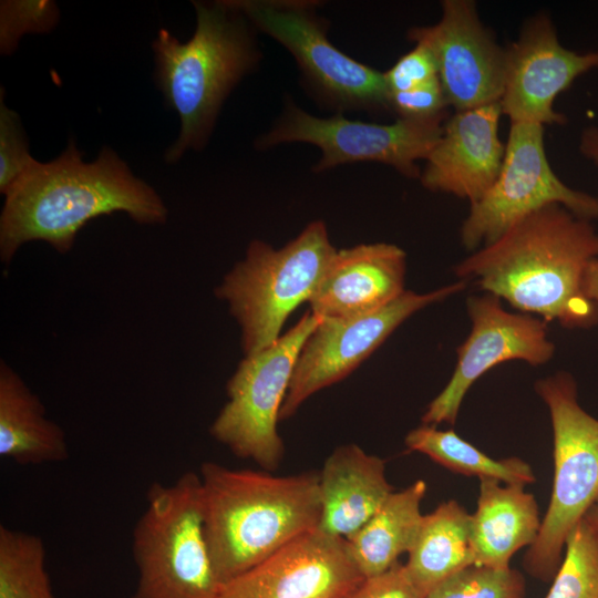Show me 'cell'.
Masks as SVG:
<instances>
[{
    "mask_svg": "<svg viewBox=\"0 0 598 598\" xmlns=\"http://www.w3.org/2000/svg\"><path fill=\"white\" fill-rule=\"evenodd\" d=\"M439 78L436 61L423 44L402 55L386 72L384 79L390 93L403 92Z\"/></svg>",
    "mask_w": 598,
    "mask_h": 598,
    "instance_id": "obj_31",
    "label": "cell"
},
{
    "mask_svg": "<svg viewBox=\"0 0 598 598\" xmlns=\"http://www.w3.org/2000/svg\"><path fill=\"white\" fill-rule=\"evenodd\" d=\"M497 179L471 209L461 227L467 250L489 245L532 213L559 204L579 218H598V198L567 186L553 171L544 125L512 122Z\"/></svg>",
    "mask_w": 598,
    "mask_h": 598,
    "instance_id": "obj_11",
    "label": "cell"
},
{
    "mask_svg": "<svg viewBox=\"0 0 598 598\" xmlns=\"http://www.w3.org/2000/svg\"><path fill=\"white\" fill-rule=\"evenodd\" d=\"M320 321L308 311L271 346L245 355L227 382L228 400L210 426L217 442L267 472L282 461L280 409L300 350Z\"/></svg>",
    "mask_w": 598,
    "mask_h": 598,
    "instance_id": "obj_9",
    "label": "cell"
},
{
    "mask_svg": "<svg viewBox=\"0 0 598 598\" xmlns=\"http://www.w3.org/2000/svg\"><path fill=\"white\" fill-rule=\"evenodd\" d=\"M122 212L137 224L163 225L168 209L158 193L104 146L84 162L74 138L54 159H37L4 194L0 259L9 265L21 246L42 240L68 254L92 219Z\"/></svg>",
    "mask_w": 598,
    "mask_h": 598,
    "instance_id": "obj_1",
    "label": "cell"
},
{
    "mask_svg": "<svg viewBox=\"0 0 598 598\" xmlns=\"http://www.w3.org/2000/svg\"><path fill=\"white\" fill-rule=\"evenodd\" d=\"M319 491L318 529L344 539L361 529L394 492L384 460L354 443L338 446L326 458Z\"/></svg>",
    "mask_w": 598,
    "mask_h": 598,
    "instance_id": "obj_19",
    "label": "cell"
},
{
    "mask_svg": "<svg viewBox=\"0 0 598 598\" xmlns=\"http://www.w3.org/2000/svg\"><path fill=\"white\" fill-rule=\"evenodd\" d=\"M60 10L51 0H2L0 2V52L12 54L29 33H49L59 23Z\"/></svg>",
    "mask_w": 598,
    "mask_h": 598,
    "instance_id": "obj_28",
    "label": "cell"
},
{
    "mask_svg": "<svg viewBox=\"0 0 598 598\" xmlns=\"http://www.w3.org/2000/svg\"><path fill=\"white\" fill-rule=\"evenodd\" d=\"M447 106L450 105L439 78L408 91L390 93L391 113L398 115V118H447Z\"/></svg>",
    "mask_w": 598,
    "mask_h": 598,
    "instance_id": "obj_30",
    "label": "cell"
},
{
    "mask_svg": "<svg viewBox=\"0 0 598 598\" xmlns=\"http://www.w3.org/2000/svg\"><path fill=\"white\" fill-rule=\"evenodd\" d=\"M582 287L586 297L598 305V258L587 266Z\"/></svg>",
    "mask_w": 598,
    "mask_h": 598,
    "instance_id": "obj_34",
    "label": "cell"
},
{
    "mask_svg": "<svg viewBox=\"0 0 598 598\" xmlns=\"http://www.w3.org/2000/svg\"><path fill=\"white\" fill-rule=\"evenodd\" d=\"M445 121L396 118L391 124H379L350 120L341 113L320 117L287 95L279 117L254 145L265 151L286 143L312 144L321 152L312 166L317 174L340 165L375 162L393 167L405 177L419 178L417 162L425 161L435 147Z\"/></svg>",
    "mask_w": 598,
    "mask_h": 598,
    "instance_id": "obj_10",
    "label": "cell"
},
{
    "mask_svg": "<svg viewBox=\"0 0 598 598\" xmlns=\"http://www.w3.org/2000/svg\"><path fill=\"white\" fill-rule=\"evenodd\" d=\"M465 287L466 281L458 280L426 293L405 290L371 313L321 319L300 350L279 419H289L313 393L348 377L413 313Z\"/></svg>",
    "mask_w": 598,
    "mask_h": 598,
    "instance_id": "obj_12",
    "label": "cell"
},
{
    "mask_svg": "<svg viewBox=\"0 0 598 598\" xmlns=\"http://www.w3.org/2000/svg\"><path fill=\"white\" fill-rule=\"evenodd\" d=\"M0 455L22 465L69 458L63 429L47 417L40 398L4 360L0 361Z\"/></svg>",
    "mask_w": 598,
    "mask_h": 598,
    "instance_id": "obj_21",
    "label": "cell"
},
{
    "mask_svg": "<svg viewBox=\"0 0 598 598\" xmlns=\"http://www.w3.org/2000/svg\"><path fill=\"white\" fill-rule=\"evenodd\" d=\"M596 258L598 233L590 220L551 204L457 264L455 274L520 311L567 328H587L598 322V305L582 287Z\"/></svg>",
    "mask_w": 598,
    "mask_h": 598,
    "instance_id": "obj_2",
    "label": "cell"
},
{
    "mask_svg": "<svg viewBox=\"0 0 598 598\" xmlns=\"http://www.w3.org/2000/svg\"><path fill=\"white\" fill-rule=\"evenodd\" d=\"M406 254L386 243L337 250L310 300L321 319H347L377 311L404 291Z\"/></svg>",
    "mask_w": 598,
    "mask_h": 598,
    "instance_id": "obj_18",
    "label": "cell"
},
{
    "mask_svg": "<svg viewBox=\"0 0 598 598\" xmlns=\"http://www.w3.org/2000/svg\"><path fill=\"white\" fill-rule=\"evenodd\" d=\"M499 102L455 112L425 159L420 182L431 192L478 202L501 172L506 145L498 136Z\"/></svg>",
    "mask_w": 598,
    "mask_h": 598,
    "instance_id": "obj_17",
    "label": "cell"
},
{
    "mask_svg": "<svg viewBox=\"0 0 598 598\" xmlns=\"http://www.w3.org/2000/svg\"><path fill=\"white\" fill-rule=\"evenodd\" d=\"M0 93V193L4 195L33 164L29 142L19 114L9 109Z\"/></svg>",
    "mask_w": 598,
    "mask_h": 598,
    "instance_id": "obj_29",
    "label": "cell"
},
{
    "mask_svg": "<svg viewBox=\"0 0 598 598\" xmlns=\"http://www.w3.org/2000/svg\"><path fill=\"white\" fill-rule=\"evenodd\" d=\"M0 598H55L45 568L43 540L0 526Z\"/></svg>",
    "mask_w": 598,
    "mask_h": 598,
    "instance_id": "obj_25",
    "label": "cell"
},
{
    "mask_svg": "<svg viewBox=\"0 0 598 598\" xmlns=\"http://www.w3.org/2000/svg\"><path fill=\"white\" fill-rule=\"evenodd\" d=\"M363 579L348 542L316 528L225 584L218 598H341Z\"/></svg>",
    "mask_w": 598,
    "mask_h": 598,
    "instance_id": "obj_16",
    "label": "cell"
},
{
    "mask_svg": "<svg viewBox=\"0 0 598 598\" xmlns=\"http://www.w3.org/2000/svg\"><path fill=\"white\" fill-rule=\"evenodd\" d=\"M545 598H598V544L585 518L569 534Z\"/></svg>",
    "mask_w": 598,
    "mask_h": 598,
    "instance_id": "obj_26",
    "label": "cell"
},
{
    "mask_svg": "<svg viewBox=\"0 0 598 598\" xmlns=\"http://www.w3.org/2000/svg\"><path fill=\"white\" fill-rule=\"evenodd\" d=\"M138 573L131 598H218L221 590L208 547L199 475L154 483L133 530Z\"/></svg>",
    "mask_w": 598,
    "mask_h": 598,
    "instance_id": "obj_6",
    "label": "cell"
},
{
    "mask_svg": "<svg viewBox=\"0 0 598 598\" xmlns=\"http://www.w3.org/2000/svg\"><path fill=\"white\" fill-rule=\"evenodd\" d=\"M336 252L322 220L308 224L280 249L257 239L249 244L245 258L215 288L240 327L245 355L278 340L289 315L309 302Z\"/></svg>",
    "mask_w": 598,
    "mask_h": 598,
    "instance_id": "obj_5",
    "label": "cell"
},
{
    "mask_svg": "<svg viewBox=\"0 0 598 598\" xmlns=\"http://www.w3.org/2000/svg\"><path fill=\"white\" fill-rule=\"evenodd\" d=\"M598 544V498L584 516Z\"/></svg>",
    "mask_w": 598,
    "mask_h": 598,
    "instance_id": "obj_35",
    "label": "cell"
},
{
    "mask_svg": "<svg viewBox=\"0 0 598 598\" xmlns=\"http://www.w3.org/2000/svg\"><path fill=\"white\" fill-rule=\"evenodd\" d=\"M258 32L293 58L316 102L346 111L391 113L384 73L343 53L328 38V21L315 0H234Z\"/></svg>",
    "mask_w": 598,
    "mask_h": 598,
    "instance_id": "obj_8",
    "label": "cell"
},
{
    "mask_svg": "<svg viewBox=\"0 0 598 598\" xmlns=\"http://www.w3.org/2000/svg\"><path fill=\"white\" fill-rule=\"evenodd\" d=\"M404 444L410 451L425 454L462 475L476 476L478 480L495 478L505 484L526 485L536 481L530 465L522 458H492L453 430L422 424L406 434Z\"/></svg>",
    "mask_w": 598,
    "mask_h": 598,
    "instance_id": "obj_24",
    "label": "cell"
},
{
    "mask_svg": "<svg viewBox=\"0 0 598 598\" xmlns=\"http://www.w3.org/2000/svg\"><path fill=\"white\" fill-rule=\"evenodd\" d=\"M466 307L471 332L457 348L455 370L443 391L427 405L422 424L453 425L468 389L495 365L513 360L540 365L554 355L555 344L548 339L545 320L509 312L498 297L488 292L468 297Z\"/></svg>",
    "mask_w": 598,
    "mask_h": 598,
    "instance_id": "obj_13",
    "label": "cell"
},
{
    "mask_svg": "<svg viewBox=\"0 0 598 598\" xmlns=\"http://www.w3.org/2000/svg\"><path fill=\"white\" fill-rule=\"evenodd\" d=\"M598 68V51L577 53L564 48L546 13L532 17L505 49L502 113L512 122L564 124L554 110L557 95L581 74Z\"/></svg>",
    "mask_w": 598,
    "mask_h": 598,
    "instance_id": "obj_15",
    "label": "cell"
},
{
    "mask_svg": "<svg viewBox=\"0 0 598 598\" xmlns=\"http://www.w3.org/2000/svg\"><path fill=\"white\" fill-rule=\"evenodd\" d=\"M198 475L205 534L223 586L318 528L319 472L275 476L205 462Z\"/></svg>",
    "mask_w": 598,
    "mask_h": 598,
    "instance_id": "obj_4",
    "label": "cell"
},
{
    "mask_svg": "<svg viewBox=\"0 0 598 598\" xmlns=\"http://www.w3.org/2000/svg\"><path fill=\"white\" fill-rule=\"evenodd\" d=\"M525 579L511 567L471 565L433 587L425 598H524Z\"/></svg>",
    "mask_w": 598,
    "mask_h": 598,
    "instance_id": "obj_27",
    "label": "cell"
},
{
    "mask_svg": "<svg viewBox=\"0 0 598 598\" xmlns=\"http://www.w3.org/2000/svg\"><path fill=\"white\" fill-rule=\"evenodd\" d=\"M426 489L425 481L417 480L391 493L364 526L346 539L364 578L383 574L409 553L423 519L420 507Z\"/></svg>",
    "mask_w": 598,
    "mask_h": 598,
    "instance_id": "obj_22",
    "label": "cell"
},
{
    "mask_svg": "<svg viewBox=\"0 0 598 598\" xmlns=\"http://www.w3.org/2000/svg\"><path fill=\"white\" fill-rule=\"evenodd\" d=\"M579 150L586 158L598 165V127L590 126L582 131Z\"/></svg>",
    "mask_w": 598,
    "mask_h": 598,
    "instance_id": "obj_33",
    "label": "cell"
},
{
    "mask_svg": "<svg viewBox=\"0 0 598 598\" xmlns=\"http://www.w3.org/2000/svg\"><path fill=\"white\" fill-rule=\"evenodd\" d=\"M341 598H425L410 579L404 565L396 563L378 576L364 578Z\"/></svg>",
    "mask_w": 598,
    "mask_h": 598,
    "instance_id": "obj_32",
    "label": "cell"
},
{
    "mask_svg": "<svg viewBox=\"0 0 598 598\" xmlns=\"http://www.w3.org/2000/svg\"><path fill=\"white\" fill-rule=\"evenodd\" d=\"M470 528L471 514L454 499L423 515L404 564L410 579L422 592L426 595L447 577L474 565Z\"/></svg>",
    "mask_w": 598,
    "mask_h": 598,
    "instance_id": "obj_23",
    "label": "cell"
},
{
    "mask_svg": "<svg viewBox=\"0 0 598 598\" xmlns=\"http://www.w3.org/2000/svg\"><path fill=\"white\" fill-rule=\"evenodd\" d=\"M406 37L432 52L445 97L455 112L499 102L505 49L482 23L474 1H442L441 19L433 25L411 28Z\"/></svg>",
    "mask_w": 598,
    "mask_h": 598,
    "instance_id": "obj_14",
    "label": "cell"
},
{
    "mask_svg": "<svg viewBox=\"0 0 598 598\" xmlns=\"http://www.w3.org/2000/svg\"><path fill=\"white\" fill-rule=\"evenodd\" d=\"M193 4L196 28L187 41L161 29L152 43L155 84L181 122L164 155L167 164L206 147L225 101L262 60L258 31L234 0Z\"/></svg>",
    "mask_w": 598,
    "mask_h": 598,
    "instance_id": "obj_3",
    "label": "cell"
},
{
    "mask_svg": "<svg viewBox=\"0 0 598 598\" xmlns=\"http://www.w3.org/2000/svg\"><path fill=\"white\" fill-rule=\"evenodd\" d=\"M553 426L554 480L536 540L523 565L533 577L553 579L567 538L598 498V420L578 402L575 379L557 372L535 384Z\"/></svg>",
    "mask_w": 598,
    "mask_h": 598,
    "instance_id": "obj_7",
    "label": "cell"
},
{
    "mask_svg": "<svg viewBox=\"0 0 598 598\" xmlns=\"http://www.w3.org/2000/svg\"><path fill=\"white\" fill-rule=\"evenodd\" d=\"M540 524L537 502L525 485L480 478L470 528L474 565L509 567L513 555L536 540Z\"/></svg>",
    "mask_w": 598,
    "mask_h": 598,
    "instance_id": "obj_20",
    "label": "cell"
}]
</instances>
